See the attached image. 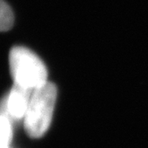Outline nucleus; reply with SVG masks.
<instances>
[{"instance_id":"nucleus-5","label":"nucleus","mask_w":148,"mask_h":148,"mask_svg":"<svg viewBox=\"0 0 148 148\" xmlns=\"http://www.w3.org/2000/svg\"><path fill=\"white\" fill-rule=\"evenodd\" d=\"M13 130L7 116L0 115V148H8L12 140Z\"/></svg>"},{"instance_id":"nucleus-4","label":"nucleus","mask_w":148,"mask_h":148,"mask_svg":"<svg viewBox=\"0 0 148 148\" xmlns=\"http://www.w3.org/2000/svg\"><path fill=\"white\" fill-rule=\"evenodd\" d=\"M14 23L12 8L4 0H0V31L11 29Z\"/></svg>"},{"instance_id":"nucleus-2","label":"nucleus","mask_w":148,"mask_h":148,"mask_svg":"<svg viewBox=\"0 0 148 148\" xmlns=\"http://www.w3.org/2000/svg\"><path fill=\"white\" fill-rule=\"evenodd\" d=\"M9 64L16 86L33 91L47 82V70L44 62L26 47H14L10 52Z\"/></svg>"},{"instance_id":"nucleus-1","label":"nucleus","mask_w":148,"mask_h":148,"mask_svg":"<svg viewBox=\"0 0 148 148\" xmlns=\"http://www.w3.org/2000/svg\"><path fill=\"white\" fill-rule=\"evenodd\" d=\"M57 97L55 84L47 82L32 91L29 106L24 116V128L29 136L38 138L48 130Z\"/></svg>"},{"instance_id":"nucleus-3","label":"nucleus","mask_w":148,"mask_h":148,"mask_svg":"<svg viewBox=\"0 0 148 148\" xmlns=\"http://www.w3.org/2000/svg\"><path fill=\"white\" fill-rule=\"evenodd\" d=\"M31 94H32L31 90H28L14 85L11 92L9 93L5 103V111L6 113L5 116L14 120L24 118Z\"/></svg>"}]
</instances>
